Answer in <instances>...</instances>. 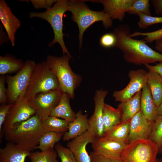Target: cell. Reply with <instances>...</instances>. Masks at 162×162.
Returning <instances> with one entry per match:
<instances>
[{
	"instance_id": "obj_1",
	"label": "cell",
	"mask_w": 162,
	"mask_h": 162,
	"mask_svg": "<svg viewBox=\"0 0 162 162\" xmlns=\"http://www.w3.org/2000/svg\"><path fill=\"white\" fill-rule=\"evenodd\" d=\"M112 32L116 38L115 47L123 52V58L127 62L140 65L162 62V54L151 48L146 41L130 37V28L128 25H120Z\"/></svg>"
},
{
	"instance_id": "obj_2",
	"label": "cell",
	"mask_w": 162,
	"mask_h": 162,
	"mask_svg": "<svg viewBox=\"0 0 162 162\" xmlns=\"http://www.w3.org/2000/svg\"><path fill=\"white\" fill-rule=\"evenodd\" d=\"M46 132L41 120L35 115L15 125L5 136L6 140L19 148L31 152L38 145Z\"/></svg>"
},
{
	"instance_id": "obj_3",
	"label": "cell",
	"mask_w": 162,
	"mask_h": 162,
	"mask_svg": "<svg viewBox=\"0 0 162 162\" xmlns=\"http://www.w3.org/2000/svg\"><path fill=\"white\" fill-rule=\"evenodd\" d=\"M83 0L68 1V11L72 14V19L76 22L79 29L78 38L80 49L82 42L85 31L93 23L98 21L102 22L106 28L111 27L112 20L104 10L97 11L90 10Z\"/></svg>"
},
{
	"instance_id": "obj_4",
	"label": "cell",
	"mask_w": 162,
	"mask_h": 162,
	"mask_svg": "<svg viewBox=\"0 0 162 162\" xmlns=\"http://www.w3.org/2000/svg\"><path fill=\"white\" fill-rule=\"evenodd\" d=\"M71 58L67 54L59 57L48 55L46 61L50 69L56 76L60 90L73 98L75 90L80 84L82 78L72 70L69 62Z\"/></svg>"
},
{
	"instance_id": "obj_5",
	"label": "cell",
	"mask_w": 162,
	"mask_h": 162,
	"mask_svg": "<svg viewBox=\"0 0 162 162\" xmlns=\"http://www.w3.org/2000/svg\"><path fill=\"white\" fill-rule=\"evenodd\" d=\"M68 1L58 0L51 8L44 12L30 13V18L36 17L44 20L52 27L54 34L52 41L49 43V47H52L56 43L60 46L64 55H71L65 46L63 39V18L64 13L68 11Z\"/></svg>"
},
{
	"instance_id": "obj_6",
	"label": "cell",
	"mask_w": 162,
	"mask_h": 162,
	"mask_svg": "<svg viewBox=\"0 0 162 162\" xmlns=\"http://www.w3.org/2000/svg\"><path fill=\"white\" fill-rule=\"evenodd\" d=\"M57 89L60 88L57 78L44 61L36 64L24 95L30 100L40 93Z\"/></svg>"
},
{
	"instance_id": "obj_7",
	"label": "cell",
	"mask_w": 162,
	"mask_h": 162,
	"mask_svg": "<svg viewBox=\"0 0 162 162\" xmlns=\"http://www.w3.org/2000/svg\"><path fill=\"white\" fill-rule=\"evenodd\" d=\"M158 154L157 146L152 141L140 139L126 145L120 159L122 162H155Z\"/></svg>"
},
{
	"instance_id": "obj_8",
	"label": "cell",
	"mask_w": 162,
	"mask_h": 162,
	"mask_svg": "<svg viewBox=\"0 0 162 162\" xmlns=\"http://www.w3.org/2000/svg\"><path fill=\"white\" fill-rule=\"evenodd\" d=\"M36 64L34 61L28 60L25 62L23 68L16 74L5 76L8 104H14L22 94L25 93Z\"/></svg>"
},
{
	"instance_id": "obj_9",
	"label": "cell",
	"mask_w": 162,
	"mask_h": 162,
	"mask_svg": "<svg viewBox=\"0 0 162 162\" xmlns=\"http://www.w3.org/2000/svg\"><path fill=\"white\" fill-rule=\"evenodd\" d=\"M25 94L21 95L9 111L2 129V133L5 135L17 124L36 115L30 100L25 97Z\"/></svg>"
},
{
	"instance_id": "obj_10",
	"label": "cell",
	"mask_w": 162,
	"mask_h": 162,
	"mask_svg": "<svg viewBox=\"0 0 162 162\" xmlns=\"http://www.w3.org/2000/svg\"><path fill=\"white\" fill-rule=\"evenodd\" d=\"M62 92L60 89L41 92L30 99L36 115L42 121L50 116L52 110L59 103Z\"/></svg>"
},
{
	"instance_id": "obj_11",
	"label": "cell",
	"mask_w": 162,
	"mask_h": 162,
	"mask_svg": "<svg viewBox=\"0 0 162 162\" xmlns=\"http://www.w3.org/2000/svg\"><path fill=\"white\" fill-rule=\"evenodd\" d=\"M129 82L123 89L114 91L113 96L115 100L121 102L128 100L139 92L147 84L148 71L142 69L131 70L128 73Z\"/></svg>"
},
{
	"instance_id": "obj_12",
	"label": "cell",
	"mask_w": 162,
	"mask_h": 162,
	"mask_svg": "<svg viewBox=\"0 0 162 162\" xmlns=\"http://www.w3.org/2000/svg\"><path fill=\"white\" fill-rule=\"evenodd\" d=\"M108 91L103 89L96 91L94 100V113L88 119L89 131L96 139L102 137L104 134L103 123V109L105 98Z\"/></svg>"
},
{
	"instance_id": "obj_13",
	"label": "cell",
	"mask_w": 162,
	"mask_h": 162,
	"mask_svg": "<svg viewBox=\"0 0 162 162\" xmlns=\"http://www.w3.org/2000/svg\"><path fill=\"white\" fill-rule=\"evenodd\" d=\"M154 122L147 120L140 110L130 120L129 143L138 140L149 139Z\"/></svg>"
},
{
	"instance_id": "obj_14",
	"label": "cell",
	"mask_w": 162,
	"mask_h": 162,
	"mask_svg": "<svg viewBox=\"0 0 162 162\" xmlns=\"http://www.w3.org/2000/svg\"><path fill=\"white\" fill-rule=\"evenodd\" d=\"M91 143L93 152L94 153L118 159H120L122 153L127 145L102 137L96 139Z\"/></svg>"
},
{
	"instance_id": "obj_15",
	"label": "cell",
	"mask_w": 162,
	"mask_h": 162,
	"mask_svg": "<svg viewBox=\"0 0 162 162\" xmlns=\"http://www.w3.org/2000/svg\"><path fill=\"white\" fill-rule=\"evenodd\" d=\"M96 138L88 130L69 142L67 147L73 153L77 162H91V158L86 150V146Z\"/></svg>"
},
{
	"instance_id": "obj_16",
	"label": "cell",
	"mask_w": 162,
	"mask_h": 162,
	"mask_svg": "<svg viewBox=\"0 0 162 162\" xmlns=\"http://www.w3.org/2000/svg\"><path fill=\"white\" fill-rule=\"evenodd\" d=\"M93 2H99L104 7V11L112 20L118 19L122 22L126 13L132 10V5L134 0H90Z\"/></svg>"
},
{
	"instance_id": "obj_17",
	"label": "cell",
	"mask_w": 162,
	"mask_h": 162,
	"mask_svg": "<svg viewBox=\"0 0 162 162\" xmlns=\"http://www.w3.org/2000/svg\"><path fill=\"white\" fill-rule=\"evenodd\" d=\"M0 19L11 45L14 46L15 33L20 26L21 23L4 0L0 1Z\"/></svg>"
},
{
	"instance_id": "obj_18",
	"label": "cell",
	"mask_w": 162,
	"mask_h": 162,
	"mask_svg": "<svg viewBox=\"0 0 162 162\" xmlns=\"http://www.w3.org/2000/svg\"><path fill=\"white\" fill-rule=\"evenodd\" d=\"M76 118L69 122L68 130L63 136V140L65 141L72 140L86 131L88 128L87 114H83L81 110L76 113Z\"/></svg>"
},
{
	"instance_id": "obj_19",
	"label": "cell",
	"mask_w": 162,
	"mask_h": 162,
	"mask_svg": "<svg viewBox=\"0 0 162 162\" xmlns=\"http://www.w3.org/2000/svg\"><path fill=\"white\" fill-rule=\"evenodd\" d=\"M140 110L146 118L150 121L154 122L158 116L157 107L147 84L145 85L142 90Z\"/></svg>"
},
{
	"instance_id": "obj_20",
	"label": "cell",
	"mask_w": 162,
	"mask_h": 162,
	"mask_svg": "<svg viewBox=\"0 0 162 162\" xmlns=\"http://www.w3.org/2000/svg\"><path fill=\"white\" fill-rule=\"evenodd\" d=\"M142 90L130 99L120 102L117 109L121 117L122 122L130 120L140 110V98Z\"/></svg>"
},
{
	"instance_id": "obj_21",
	"label": "cell",
	"mask_w": 162,
	"mask_h": 162,
	"mask_svg": "<svg viewBox=\"0 0 162 162\" xmlns=\"http://www.w3.org/2000/svg\"><path fill=\"white\" fill-rule=\"evenodd\" d=\"M30 153L19 148L14 144L9 142L5 147L0 149V161L24 162Z\"/></svg>"
},
{
	"instance_id": "obj_22",
	"label": "cell",
	"mask_w": 162,
	"mask_h": 162,
	"mask_svg": "<svg viewBox=\"0 0 162 162\" xmlns=\"http://www.w3.org/2000/svg\"><path fill=\"white\" fill-rule=\"evenodd\" d=\"M70 98L68 94L63 92L59 103L51 111L50 116L62 118L69 122H73L76 114L70 107Z\"/></svg>"
},
{
	"instance_id": "obj_23",
	"label": "cell",
	"mask_w": 162,
	"mask_h": 162,
	"mask_svg": "<svg viewBox=\"0 0 162 162\" xmlns=\"http://www.w3.org/2000/svg\"><path fill=\"white\" fill-rule=\"evenodd\" d=\"M130 120L122 122L110 131L104 134L102 137L126 144H129Z\"/></svg>"
},
{
	"instance_id": "obj_24",
	"label": "cell",
	"mask_w": 162,
	"mask_h": 162,
	"mask_svg": "<svg viewBox=\"0 0 162 162\" xmlns=\"http://www.w3.org/2000/svg\"><path fill=\"white\" fill-rule=\"evenodd\" d=\"M121 122V117L118 110L105 103L103 113L104 134L110 131Z\"/></svg>"
},
{
	"instance_id": "obj_25",
	"label": "cell",
	"mask_w": 162,
	"mask_h": 162,
	"mask_svg": "<svg viewBox=\"0 0 162 162\" xmlns=\"http://www.w3.org/2000/svg\"><path fill=\"white\" fill-rule=\"evenodd\" d=\"M147 84L158 107L162 101V77L154 71L148 70Z\"/></svg>"
},
{
	"instance_id": "obj_26",
	"label": "cell",
	"mask_w": 162,
	"mask_h": 162,
	"mask_svg": "<svg viewBox=\"0 0 162 162\" xmlns=\"http://www.w3.org/2000/svg\"><path fill=\"white\" fill-rule=\"evenodd\" d=\"M25 62L11 56H0V74L18 72L24 67Z\"/></svg>"
},
{
	"instance_id": "obj_27",
	"label": "cell",
	"mask_w": 162,
	"mask_h": 162,
	"mask_svg": "<svg viewBox=\"0 0 162 162\" xmlns=\"http://www.w3.org/2000/svg\"><path fill=\"white\" fill-rule=\"evenodd\" d=\"M69 123L64 119L51 116L41 121L42 125L46 131L57 133H64L67 131Z\"/></svg>"
},
{
	"instance_id": "obj_28",
	"label": "cell",
	"mask_w": 162,
	"mask_h": 162,
	"mask_svg": "<svg viewBox=\"0 0 162 162\" xmlns=\"http://www.w3.org/2000/svg\"><path fill=\"white\" fill-rule=\"evenodd\" d=\"M64 133L46 131L42 136L35 149L44 152L53 149L55 145L63 137Z\"/></svg>"
},
{
	"instance_id": "obj_29",
	"label": "cell",
	"mask_w": 162,
	"mask_h": 162,
	"mask_svg": "<svg viewBox=\"0 0 162 162\" xmlns=\"http://www.w3.org/2000/svg\"><path fill=\"white\" fill-rule=\"evenodd\" d=\"M55 150L52 149L44 152H31L28 157L31 162H58Z\"/></svg>"
},
{
	"instance_id": "obj_30",
	"label": "cell",
	"mask_w": 162,
	"mask_h": 162,
	"mask_svg": "<svg viewBox=\"0 0 162 162\" xmlns=\"http://www.w3.org/2000/svg\"><path fill=\"white\" fill-rule=\"evenodd\" d=\"M149 139L157 146L158 154H162V116L158 115L154 122Z\"/></svg>"
},
{
	"instance_id": "obj_31",
	"label": "cell",
	"mask_w": 162,
	"mask_h": 162,
	"mask_svg": "<svg viewBox=\"0 0 162 162\" xmlns=\"http://www.w3.org/2000/svg\"><path fill=\"white\" fill-rule=\"evenodd\" d=\"M149 0H134L132 5V10L128 13L138 15L140 14L151 16Z\"/></svg>"
},
{
	"instance_id": "obj_32",
	"label": "cell",
	"mask_w": 162,
	"mask_h": 162,
	"mask_svg": "<svg viewBox=\"0 0 162 162\" xmlns=\"http://www.w3.org/2000/svg\"><path fill=\"white\" fill-rule=\"evenodd\" d=\"M55 149L62 162H77L73 153L69 148L58 143L56 145Z\"/></svg>"
},
{
	"instance_id": "obj_33",
	"label": "cell",
	"mask_w": 162,
	"mask_h": 162,
	"mask_svg": "<svg viewBox=\"0 0 162 162\" xmlns=\"http://www.w3.org/2000/svg\"><path fill=\"white\" fill-rule=\"evenodd\" d=\"M138 16L139 18L138 25L141 28H146L153 24L162 23V16L154 17L142 14H140Z\"/></svg>"
},
{
	"instance_id": "obj_34",
	"label": "cell",
	"mask_w": 162,
	"mask_h": 162,
	"mask_svg": "<svg viewBox=\"0 0 162 162\" xmlns=\"http://www.w3.org/2000/svg\"><path fill=\"white\" fill-rule=\"evenodd\" d=\"M139 36H145V37L143 40L146 42L152 43L162 37V28L150 32H135L132 34H130L129 35L130 37L131 38Z\"/></svg>"
},
{
	"instance_id": "obj_35",
	"label": "cell",
	"mask_w": 162,
	"mask_h": 162,
	"mask_svg": "<svg viewBox=\"0 0 162 162\" xmlns=\"http://www.w3.org/2000/svg\"><path fill=\"white\" fill-rule=\"evenodd\" d=\"M117 39L116 35L112 32L108 33L103 34L100 40V45L104 48L115 47Z\"/></svg>"
},
{
	"instance_id": "obj_36",
	"label": "cell",
	"mask_w": 162,
	"mask_h": 162,
	"mask_svg": "<svg viewBox=\"0 0 162 162\" xmlns=\"http://www.w3.org/2000/svg\"><path fill=\"white\" fill-rule=\"evenodd\" d=\"M13 104H2L0 106V137L2 135V129L3 124Z\"/></svg>"
},
{
	"instance_id": "obj_37",
	"label": "cell",
	"mask_w": 162,
	"mask_h": 162,
	"mask_svg": "<svg viewBox=\"0 0 162 162\" xmlns=\"http://www.w3.org/2000/svg\"><path fill=\"white\" fill-rule=\"evenodd\" d=\"M34 7L36 9H49L52 7L54 4L57 1L56 0H31Z\"/></svg>"
},
{
	"instance_id": "obj_38",
	"label": "cell",
	"mask_w": 162,
	"mask_h": 162,
	"mask_svg": "<svg viewBox=\"0 0 162 162\" xmlns=\"http://www.w3.org/2000/svg\"><path fill=\"white\" fill-rule=\"evenodd\" d=\"M89 154L91 162H122L120 159L106 157L96 154L93 152H90Z\"/></svg>"
},
{
	"instance_id": "obj_39",
	"label": "cell",
	"mask_w": 162,
	"mask_h": 162,
	"mask_svg": "<svg viewBox=\"0 0 162 162\" xmlns=\"http://www.w3.org/2000/svg\"><path fill=\"white\" fill-rule=\"evenodd\" d=\"M5 76L1 75L0 76V103L6 104L8 102L7 95V88L5 86Z\"/></svg>"
},
{
	"instance_id": "obj_40",
	"label": "cell",
	"mask_w": 162,
	"mask_h": 162,
	"mask_svg": "<svg viewBox=\"0 0 162 162\" xmlns=\"http://www.w3.org/2000/svg\"><path fill=\"white\" fill-rule=\"evenodd\" d=\"M145 65L148 70L154 71L162 77V62H160L154 65H151L149 64H146Z\"/></svg>"
},
{
	"instance_id": "obj_41",
	"label": "cell",
	"mask_w": 162,
	"mask_h": 162,
	"mask_svg": "<svg viewBox=\"0 0 162 162\" xmlns=\"http://www.w3.org/2000/svg\"><path fill=\"white\" fill-rule=\"evenodd\" d=\"M151 1L156 14L162 15V0H152Z\"/></svg>"
},
{
	"instance_id": "obj_42",
	"label": "cell",
	"mask_w": 162,
	"mask_h": 162,
	"mask_svg": "<svg viewBox=\"0 0 162 162\" xmlns=\"http://www.w3.org/2000/svg\"><path fill=\"white\" fill-rule=\"evenodd\" d=\"M155 41V49L158 52H162V37Z\"/></svg>"
},
{
	"instance_id": "obj_43",
	"label": "cell",
	"mask_w": 162,
	"mask_h": 162,
	"mask_svg": "<svg viewBox=\"0 0 162 162\" xmlns=\"http://www.w3.org/2000/svg\"><path fill=\"white\" fill-rule=\"evenodd\" d=\"M158 115L162 116V101L160 105L157 107Z\"/></svg>"
},
{
	"instance_id": "obj_44",
	"label": "cell",
	"mask_w": 162,
	"mask_h": 162,
	"mask_svg": "<svg viewBox=\"0 0 162 162\" xmlns=\"http://www.w3.org/2000/svg\"><path fill=\"white\" fill-rule=\"evenodd\" d=\"M155 162H160V159H157Z\"/></svg>"
},
{
	"instance_id": "obj_45",
	"label": "cell",
	"mask_w": 162,
	"mask_h": 162,
	"mask_svg": "<svg viewBox=\"0 0 162 162\" xmlns=\"http://www.w3.org/2000/svg\"><path fill=\"white\" fill-rule=\"evenodd\" d=\"M160 162H162V158H161L160 159Z\"/></svg>"
}]
</instances>
